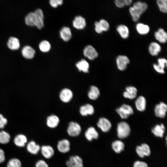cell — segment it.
Masks as SVG:
<instances>
[{
    "mask_svg": "<svg viewBox=\"0 0 167 167\" xmlns=\"http://www.w3.org/2000/svg\"><path fill=\"white\" fill-rule=\"evenodd\" d=\"M117 30L122 38L125 39L128 37L129 30L128 27L126 25L121 24L118 26Z\"/></svg>",
    "mask_w": 167,
    "mask_h": 167,
    "instance_id": "cell-32",
    "label": "cell"
},
{
    "mask_svg": "<svg viewBox=\"0 0 167 167\" xmlns=\"http://www.w3.org/2000/svg\"><path fill=\"white\" fill-rule=\"evenodd\" d=\"M26 148L28 152L32 155H36L40 151L41 147L34 141L29 142L27 144Z\"/></svg>",
    "mask_w": 167,
    "mask_h": 167,
    "instance_id": "cell-16",
    "label": "cell"
},
{
    "mask_svg": "<svg viewBox=\"0 0 167 167\" xmlns=\"http://www.w3.org/2000/svg\"><path fill=\"white\" fill-rule=\"evenodd\" d=\"M116 62L118 68L121 71H123L126 68L130 60L125 55H119L116 58Z\"/></svg>",
    "mask_w": 167,
    "mask_h": 167,
    "instance_id": "cell-10",
    "label": "cell"
},
{
    "mask_svg": "<svg viewBox=\"0 0 167 167\" xmlns=\"http://www.w3.org/2000/svg\"><path fill=\"white\" fill-rule=\"evenodd\" d=\"M10 139V135L7 132L4 131H0V143L2 144L7 143Z\"/></svg>",
    "mask_w": 167,
    "mask_h": 167,
    "instance_id": "cell-35",
    "label": "cell"
},
{
    "mask_svg": "<svg viewBox=\"0 0 167 167\" xmlns=\"http://www.w3.org/2000/svg\"><path fill=\"white\" fill-rule=\"evenodd\" d=\"M59 122L58 117L56 115H51L47 117L46 119V124L50 128L56 127Z\"/></svg>",
    "mask_w": 167,
    "mask_h": 167,
    "instance_id": "cell-23",
    "label": "cell"
},
{
    "mask_svg": "<svg viewBox=\"0 0 167 167\" xmlns=\"http://www.w3.org/2000/svg\"><path fill=\"white\" fill-rule=\"evenodd\" d=\"M61 38L64 41H69L71 38L72 33L70 28L67 27H64L60 31Z\"/></svg>",
    "mask_w": 167,
    "mask_h": 167,
    "instance_id": "cell-22",
    "label": "cell"
},
{
    "mask_svg": "<svg viewBox=\"0 0 167 167\" xmlns=\"http://www.w3.org/2000/svg\"><path fill=\"white\" fill-rule=\"evenodd\" d=\"M135 106L139 111H143L146 108V100L145 98L142 96H139L135 101Z\"/></svg>",
    "mask_w": 167,
    "mask_h": 167,
    "instance_id": "cell-27",
    "label": "cell"
},
{
    "mask_svg": "<svg viewBox=\"0 0 167 167\" xmlns=\"http://www.w3.org/2000/svg\"><path fill=\"white\" fill-rule=\"evenodd\" d=\"M100 95V92L98 88L96 86H91L88 92V96L92 100H96L98 98Z\"/></svg>",
    "mask_w": 167,
    "mask_h": 167,
    "instance_id": "cell-28",
    "label": "cell"
},
{
    "mask_svg": "<svg viewBox=\"0 0 167 167\" xmlns=\"http://www.w3.org/2000/svg\"><path fill=\"white\" fill-rule=\"evenodd\" d=\"M136 152L138 155L141 158H143L145 156L143 154L140 146H138L136 148Z\"/></svg>",
    "mask_w": 167,
    "mask_h": 167,
    "instance_id": "cell-47",
    "label": "cell"
},
{
    "mask_svg": "<svg viewBox=\"0 0 167 167\" xmlns=\"http://www.w3.org/2000/svg\"><path fill=\"white\" fill-rule=\"evenodd\" d=\"M94 112L93 106L90 104H87L81 106L79 109V112L83 116H85L88 115H92Z\"/></svg>",
    "mask_w": 167,
    "mask_h": 167,
    "instance_id": "cell-17",
    "label": "cell"
},
{
    "mask_svg": "<svg viewBox=\"0 0 167 167\" xmlns=\"http://www.w3.org/2000/svg\"><path fill=\"white\" fill-rule=\"evenodd\" d=\"M22 164L20 160L16 158L10 159L7 164V167H21Z\"/></svg>",
    "mask_w": 167,
    "mask_h": 167,
    "instance_id": "cell-37",
    "label": "cell"
},
{
    "mask_svg": "<svg viewBox=\"0 0 167 167\" xmlns=\"http://www.w3.org/2000/svg\"><path fill=\"white\" fill-rule=\"evenodd\" d=\"M165 130L164 125L161 123L160 125H156L152 130V132L156 136L162 137Z\"/></svg>",
    "mask_w": 167,
    "mask_h": 167,
    "instance_id": "cell-26",
    "label": "cell"
},
{
    "mask_svg": "<svg viewBox=\"0 0 167 167\" xmlns=\"http://www.w3.org/2000/svg\"><path fill=\"white\" fill-rule=\"evenodd\" d=\"M5 160V153L4 151L0 148V163L3 162Z\"/></svg>",
    "mask_w": 167,
    "mask_h": 167,
    "instance_id": "cell-48",
    "label": "cell"
},
{
    "mask_svg": "<svg viewBox=\"0 0 167 167\" xmlns=\"http://www.w3.org/2000/svg\"><path fill=\"white\" fill-rule=\"evenodd\" d=\"M25 22L27 25L35 26V16L34 12H30L26 15L25 18Z\"/></svg>",
    "mask_w": 167,
    "mask_h": 167,
    "instance_id": "cell-34",
    "label": "cell"
},
{
    "mask_svg": "<svg viewBox=\"0 0 167 167\" xmlns=\"http://www.w3.org/2000/svg\"><path fill=\"white\" fill-rule=\"evenodd\" d=\"M158 64H154L153 67L158 72L161 74L165 73L164 68L167 66V61L164 58H160L158 59Z\"/></svg>",
    "mask_w": 167,
    "mask_h": 167,
    "instance_id": "cell-18",
    "label": "cell"
},
{
    "mask_svg": "<svg viewBox=\"0 0 167 167\" xmlns=\"http://www.w3.org/2000/svg\"><path fill=\"white\" fill-rule=\"evenodd\" d=\"M137 90L134 87L128 86L126 89V91L124 92L123 95L126 98L132 99L136 97Z\"/></svg>",
    "mask_w": 167,
    "mask_h": 167,
    "instance_id": "cell-21",
    "label": "cell"
},
{
    "mask_svg": "<svg viewBox=\"0 0 167 167\" xmlns=\"http://www.w3.org/2000/svg\"><path fill=\"white\" fill-rule=\"evenodd\" d=\"M84 135L87 140L89 141L97 139L99 135L98 132L93 127H89L85 132Z\"/></svg>",
    "mask_w": 167,
    "mask_h": 167,
    "instance_id": "cell-15",
    "label": "cell"
},
{
    "mask_svg": "<svg viewBox=\"0 0 167 167\" xmlns=\"http://www.w3.org/2000/svg\"><path fill=\"white\" fill-rule=\"evenodd\" d=\"M148 5L144 2L140 1L136 2L133 4V6L129 8V11L133 20L138 21L141 15L148 9Z\"/></svg>",
    "mask_w": 167,
    "mask_h": 167,
    "instance_id": "cell-1",
    "label": "cell"
},
{
    "mask_svg": "<svg viewBox=\"0 0 167 167\" xmlns=\"http://www.w3.org/2000/svg\"><path fill=\"white\" fill-rule=\"evenodd\" d=\"M59 96L61 101L65 103H67L70 102L72 98L73 93L70 89L68 88H64L60 91Z\"/></svg>",
    "mask_w": 167,
    "mask_h": 167,
    "instance_id": "cell-11",
    "label": "cell"
},
{
    "mask_svg": "<svg viewBox=\"0 0 167 167\" xmlns=\"http://www.w3.org/2000/svg\"><path fill=\"white\" fill-rule=\"evenodd\" d=\"M132 1V0H115V3L117 7L121 8L125 6H129Z\"/></svg>",
    "mask_w": 167,
    "mask_h": 167,
    "instance_id": "cell-39",
    "label": "cell"
},
{
    "mask_svg": "<svg viewBox=\"0 0 167 167\" xmlns=\"http://www.w3.org/2000/svg\"><path fill=\"white\" fill-rule=\"evenodd\" d=\"M39 47L41 51L45 53L49 52L50 50L51 46L49 41L44 40L40 43Z\"/></svg>",
    "mask_w": 167,
    "mask_h": 167,
    "instance_id": "cell-36",
    "label": "cell"
},
{
    "mask_svg": "<svg viewBox=\"0 0 167 167\" xmlns=\"http://www.w3.org/2000/svg\"><path fill=\"white\" fill-rule=\"evenodd\" d=\"M157 4L160 11L165 13L167 12V0H156Z\"/></svg>",
    "mask_w": 167,
    "mask_h": 167,
    "instance_id": "cell-38",
    "label": "cell"
},
{
    "mask_svg": "<svg viewBox=\"0 0 167 167\" xmlns=\"http://www.w3.org/2000/svg\"><path fill=\"white\" fill-rule=\"evenodd\" d=\"M83 54L85 57L90 60H93L98 56V53L96 49L90 45L86 46L84 48Z\"/></svg>",
    "mask_w": 167,
    "mask_h": 167,
    "instance_id": "cell-6",
    "label": "cell"
},
{
    "mask_svg": "<svg viewBox=\"0 0 167 167\" xmlns=\"http://www.w3.org/2000/svg\"><path fill=\"white\" fill-rule=\"evenodd\" d=\"M27 141L26 136L21 134L16 135L14 139V144L17 147H24L27 142Z\"/></svg>",
    "mask_w": 167,
    "mask_h": 167,
    "instance_id": "cell-20",
    "label": "cell"
},
{
    "mask_svg": "<svg viewBox=\"0 0 167 167\" xmlns=\"http://www.w3.org/2000/svg\"><path fill=\"white\" fill-rule=\"evenodd\" d=\"M141 151L144 156H148L151 153L149 146L147 144L143 143L140 146Z\"/></svg>",
    "mask_w": 167,
    "mask_h": 167,
    "instance_id": "cell-40",
    "label": "cell"
},
{
    "mask_svg": "<svg viewBox=\"0 0 167 167\" xmlns=\"http://www.w3.org/2000/svg\"><path fill=\"white\" fill-rule=\"evenodd\" d=\"M58 150L61 153H65L70 150V143L67 139H63L59 140L57 144Z\"/></svg>",
    "mask_w": 167,
    "mask_h": 167,
    "instance_id": "cell-8",
    "label": "cell"
},
{
    "mask_svg": "<svg viewBox=\"0 0 167 167\" xmlns=\"http://www.w3.org/2000/svg\"><path fill=\"white\" fill-rule=\"evenodd\" d=\"M68 167H83V161L82 158L78 155L70 156L66 162Z\"/></svg>",
    "mask_w": 167,
    "mask_h": 167,
    "instance_id": "cell-5",
    "label": "cell"
},
{
    "mask_svg": "<svg viewBox=\"0 0 167 167\" xmlns=\"http://www.w3.org/2000/svg\"><path fill=\"white\" fill-rule=\"evenodd\" d=\"M98 22L103 31H107L109 29V25L107 21L104 19H101Z\"/></svg>",
    "mask_w": 167,
    "mask_h": 167,
    "instance_id": "cell-41",
    "label": "cell"
},
{
    "mask_svg": "<svg viewBox=\"0 0 167 167\" xmlns=\"http://www.w3.org/2000/svg\"><path fill=\"white\" fill-rule=\"evenodd\" d=\"M40 151L43 156L45 159H49L54 155V148L51 146L44 145L41 147Z\"/></svg>",
    "mask_w": 167,
    "mask_h": 167,
    "instance_id": "cell-9",
    "label": "cell"
},
{
    "mask_svg": "<svg viewBox=\"0 0 167 167\" xmlns=\"http://www.w3.org/2000/svg\"><path fill=\"white\" fill-rule=\"evenodd\" d=\"M7 123V119L0 114V129L3 128Z\"/></svg>",
    "mask_w": 167,
    "mask_h": 167,
    "instance_id": "cell-44",
    "label": "cell"
},
{
    "mask_svg": "<svg viewBox=\"0 0 167 167\" xmlns=\"http://www.w3.org/2000/svg\"><path fill=\"white\" fill-rule=\"evenodd\" d=\"M35 167H49V166L45 161L41 159L36 162Z\"/></svg>",
    "mask_w": 167,
    "mask_h": 167,
    "instance_id": "cell-45",
    "label": "cell"
},
{
    "mask_svg": "<svg viewBox=\"0 0 167 167\" xmlns=\"http://www.w3.org/2000/svg\"><path fill=\"white\" fill-rule=\"evenodd\" d=\"M63 3V0H49V3L51 7L56 8L61 5Z\"/></svg>",
    "mask_w": 167,
    "mask_h": 167,
    "instance_id": "cell-42",
    "label": "cell"
},
{
    "mask_svg": "<svg viewBox=\"0 0 167 167\" xmlns=\"http://www.w3.org/2000/svg\"><path fill=\"white\" fill-rule=\"evenodd\" d=\"M8 47L12 50H17L20 47V43L19 39L16 37H11L7 43Z\"/></svg>",
    "mask_w": 167,
    "mask_h": 167,
    "instance_id": "cell-25",
    "label": "cell"
},
{
    "mask_svg": "<svg viewBox=\"0 0 167 167\" xmlns=\"http://www.w3.org/2000/svg\"><path fill=\"white\" fill-rule=\"evenodd\" d=\"M131 129L129 125L126 122H122L118 125L117 135L120 139L127 137L130 134Z\"/></svg>",
    "mask_w": 167,
    "mask_h": 167,
    "instance_id": "cell-2",
    "label": "cell"
},
{
    "mask_svg": "<svg viewBox=\"0 0 167 167\" xmlns=\"http://www.w3.org/2000/svg\"><path fill=\"white\" fill-rule=\"evenodd\" d=\"M161 48L160 45L156 42H152L150 44L148 51L150 54L152 56L157 55L161 51Z\"/></svg>",
    "mask_w": 167,
    "mask_h": 167,
    "instance_id": "cell-30",
    "label": "cell"
},
{
    "mask_svg": "<svg viewBox=\"0 0 167 167\" xmlns=\"http://www.w3.org/2000/svg\"><path fill=\"white\" fill-rule=\"evenodd\" d=\"M155 36L158 41L161 43H165L167 41V33L162 28H159L155 32Z\"/></svg>",
    "mask_w": 167,
    "mask_h": 167,
    "instance_id": "cell-24",
    "label": "cell"
},
{
    "mask_svg": "<svg viewBox=\"0 0 167 167\" xmlns=\"http://www.w3.org/2000/svg\"><path fill=\"white\" fill-rule=\"evenodd\" d=\"M136 27L138 32L141 35L148 34L150 30L149 27L148 25L141 23L137 24Z\"/></svg>",
    "mask_w": 167,
    "mask_h": 167,
    "instance_id": "cell-33",
    "label": "cell"
},
{
    "mask_svg": "<svg viewBox=\"0 0 167 167\" xmlns=\"http://www.w3.org/2000/svg\"><path fill=\"white\" fill-rule=\"evenodd\" d=\"M86 21L83 17L80 15L76 16L73 21V26L76 29L79 30L84 29L86 26Z\"/></svg>",
    "mask_w": 167,
    "mask_h": 167,
    "instance_id": "cell-14",
    "label": "cell"
},
{
    "mask_svg": "<svg viewBox=\"0 0 167 167\" xmlns=\"http://www.w3.org/2000/svg\"><path fill=\"white\" fill-rule=\"evenodd\" d=\"M81 131L80 125L76 122H71L69 123L67 132L71 136L76 137L80 133Z\"/></svg>",
    "mask_w": 167,
    "mask_h": 167,
    "instance_id": "cell-4",
    "label": "cell"
},
{
    "mask_svg": "<svg viewBox=\"0 0 167 167\" xmlns=\"http://www.w3.org/2000/svg\"><path fill=\"white\" fill-rule=\"evenodd\" d=\"M117 113L122 119H126L133 114V110L130 105L125 104L116 109Z\"/></svg>",
    "mask_w": 167,
    "mask_h": 167,
    "instance_id": "cell-3",
    "label": "cell"
},
{
    "mask_svg": "<svg viewBox=\"0 0 167 167\" xmlns=\"http://www.w3.org/2000/svg\"><path fill=\"white\" fill-rule=\"evenodd\" d=\"M97 125L102 131L105 132L108 131L111 127L110 122L105 118H100L97 123Z\"/></svg>",
    "mask_w": 167,
    "mask_h": 167,
    "instance_id": "cell-13",
    "label": "cell"
},
{
    "mask_svg": "<svg viewBox=\"0 0 167 167\" xmlns=\"http://www.w3.org/2000/svg\"><path fill=\"white\" fill-rule=\"evenodd\" d=\"M94 25L95 26V29L96 32L99 34L102 33L103 31L100 26L98 22H95L94 23Z\"/></svg>",
    "mask_w": 167,
    "mask_h": 167,
    "instance_id": "cell-46",
    "label": "cell"
},
{
    "mask_svg": "<svg viewBox=\"0 0 167 167\" xmlns=\"http://www.w3.org/2000/svg\"><path fill=\"white\" fill-rule=\"evenodd\" d=\"M133 167H148V166L146 162L137 161L134 163Z\"/></svg>",
    "mask_w": 167,
    "mask_h": 167,
    "instance_id": "cell-43",
    "label": "cell"
},
{
    "mask_svg": "<svg viewBox=\"0 0 167 167\" xmlns=\"http://www.w3.org/2000/svg\"><path fill=\"white\" fill-rule=\"evenodd\" d=\"M76 66L80 71L87 73L88 72L89 64L85 59H83L76 64Z\"/></svg>",
    "mask_w": 167,
    "mask_h": 167,
    "instance_id": "cell-29",
    "label": "cell"
},
{
    "mask_svg": "<svg viewBox=\"0 0 167 167\" xmlns=\"http://www.w3.org/2000/svg\"><path fill=\"white\" fill-rule=\"evenodd\" d=\"M35 16V25L39 29H42L44 26V14L42 10L38 8L34 12Z\"/></svg>",
    "mask_w": 167,
    "mask_h": 167,
    "instance_id": "cell-7",
    "label": "cell"
},
{
    "mask_svg": "<svg viewBox=\"0 0 167 167\" xmlns=\"http://www.w3.org/2000/svg\"><path fill=\"white\" fill-rule=\"evenodd\" d=\"M36 51L35 49L29 46H26L24 47L22 50V54L23 56L25 58L31 59L35 55Z\"/></svg>",
    "mask_w": 167,
    "mask_h": 167,
    "instance_id": "cell-19",
    "label": "cell"
},
{
    "mask_svg": "<svg viewBox=\"0 0 167 167\" xmlns=\"http://www.w3.org/2000/svg\"><path fill=\"white\" fill-rule=\"evenodd\" d=\"M124 144L121 140H116L112 144V147L113 151L117 153H120L124 148Z\"/></svg>",
    "mask_w": 167,
    "mask_h": 167,
    "instance_id": "cell-31",
    "label": "cell"
},
{
    "mask_svg": "<svg viewBox=\"0 0 167 167\" xmlns=\"http://www.w3.org/2000/svg\"><path fill=\"white\" fill-rule=\"evenodd\" d=\"M167 111V105L163 102L157 104L155 107V114L159 118H162L165 117Z\"/></svg>",
    "mask_w": 167,
    "mask_h": 167,
    "instance_id": "cell-12",
    "label": "cell"
}]
</instances>
